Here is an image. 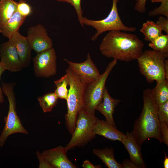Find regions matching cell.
I'll list each match as a JSON object with an SVG mask.
<instances>
[{"label": "cell", "mask_w": 168, "mask_h": 168, "mask_svg": "<svg viewBox=\"0 0 168 168\" xmlns=\"http://www.w3.org/2000/svg\"><path fill=\"white\" fill-rule=\"evenodd\" d=\"M135 1H136L137 2L138 1V0H135Z\"/></svg>", "instance_id": "obj_41"}, {"label": "cell", "mask_w": 168, "mask_h": 168, "mask_svg": "<svg viewBox=\"0 0 168 168\" xmlns=\"http://www.w3.org/2000/svg\"><path fill=\"white\" fill-rule=\"evenodd\" d=\"M82 166L84 168H101L102 167L101 165H95L87 160H86L83 161Z\"/></svg>", "instance_id": "obj_36"}, {"label": "cell", "mask_w": 168, "mask_h": 168, "mask_svg": "<svg viewBox=\"0 0 168 168\" xmlns=\"http://www.w3.org/2000/svg\"><path fill=\"white\" fill-rule=\"evenodd\" d=\"M97 118L87 113L84 108L79 112L72 138L65 147L67 152L76 147L84 146L95 138L94 128Z\"/></svg>", "instance_id": "obj_6"}, {"label": "cell", "mask_w": 168, "mask_h": 168, "mask_svg": "<svg viewBox=\"0 0 168 168\" xmlns=\"http://www.w3.org/2000/svg\"><path fill=\"white\" fill-rule=\"evenodd\" d=\"M58 99L54 92L45 94L38 98L40 105L44 113L51 112L57 105Z\"/></svg>", "instance_id": "obj_23"}, {"label": "cell", "mask_w": 168, "mask_h": 168, "mask_svg": "<svg viewBox=\"0 0 168 168\" xmlns=\"http://www.w3.org/2000/svg\"><path fill=\"white\" fill-rule=\"evenodd\" d=\"M162 30L155 22L147 20L143 23L140 31L144 36V40L151 42L161 35Z\"/></svg>", "instance_id": "obj_21"}, {"label": "cell", "mask_w": 168, "mask_h": 168, "mask_svg": "<svg viewBox=\"0 0 168 168\" xmlns=\"http://www.w3.org/2000/svg\"><path fill=\"white\" fill-rule=\"evenodd\" d=\"M17 3L14 0H0V27L17 11Z\"/></svg>", "instance_id": "obj_20"}, {"label": "cell", "mask_w": 168, "mask_h": 168, "mask_svg": "<svg viewBox=\"0 0 168 168\" xmlns=\"http://www.w3.org/2000/svg\"><path fill=\"white\" fill-rule=\"evenodd\" d=\"M162 31H165L168 34V19L163 16H160L156 23Z\"/></svg>", "instance_id": "obj_31"}, {"label": "cell", "mask_w": 168, "mask_h": 168, "mask_svg": "<svg viewBox=\"0 0 168 168\" xmlns=\"http://www.w3.org/2000/svg\"><path fill=\"white\" fill-rule=\"evenodd\" d=\"M57 55L53 47L37 53L33 58V69L35 76L48 78L57 72Z\"/></svg>", "instance_id": "obj_9"}, {"label": "cell", "mask_w": 168, "mask_h": 168, "mask_svg": "<svg viewBox=\"0 0 168 168\" xmlns=\"http://www.w3.org/2000/svg\"><path fill=\"white\" fill-rule=\"evenodd\" d=\"M168 55L154 50L143 52L137 59L141 74L149 83L166 79L165 61Z\"/></svg>", "instance_id": "obj_4"}, {"label": "cell", "mask_w": 168, "mask_h": 168, "mask_svg": "<svg viewBox=\"0 0 168 168\" xmlns=\"http://www.w3.org/2000/svg\"><path fill=\"white\" fill-rule=\"evenodd\" d=\"M128 152L130 159L139 168H144L146 165L143 161L141 145L139 144L132 132H127L121 142Z\"/></svg>", "instance_id": "obj_15"}, {"label": "cell", "mask_w": 168, "mask_h": 168, "mask_svg": "<svg viewBox=\"0 0 168 168\" xmlns=\"http://www.w3.org/2000/svg\"><path fill=\"white\" fill-rule=\"evenodd\" d=\"M160 130L161 135L162 142L168 145V124L160 122Z\"/></svg>", "instance_id": "obj_30"}, {"label": "cell", "mask_w": 168, "mask_h": 168, "mask_svg": "<svg viewBox=\"0 0 168 168\" xmlns=\"http://www.w3.org/2000/svg\"><path fill=\"white\" fill-rule=\"evenodd\" d=\"M164 69L166 79L168 80V60L166 58L165 61Z\"/></svg>", "instance_id": "obj_37"}, {"label": "cell", "mask_w": 168, "mask_h": 168, "mask_svg": "<svg viewBox=\"0 0 168 168\" xmlns=\"http://www.w3.org/2000/svg\"><path fill=\"white\" fill-rule=\"evenodd\" d=\"M37 154L40 162L39 168H50V166L42 157L39 152H37Z\"/></svg>", "instance_id": "obj_33"}, {"label": "cell", "mask_w": 168, "mask_h": 168, "mask_svg": "<svg viewBox=\"0 0 168 168\" xmlns=\"http://www.w3.org/2000/svg\"><path fill=\"white\" fill-rule=\"evenodd\" d=\"M147 0H138L135 5L134 9L138 12L142 13L146 11V3Z\"/></svg>", "instance_id": "obj_32"}, {"label": "cell", "mask_w": 168, "mask_h": 168, "mask_svg": "<svg viewBox=\"0 0 168 168\" xmlns=\"http://www.w3.org/2000/svg\"><path fill=\"white\" fill-rule=\"evenodd\" d=\"M8 40L15 47L23 68L29 67L31 58V49L26 36L18 31L15 33Z\"/></svg>", "instance_id": "obj_14"}, {"label": "cell", "mask_w": 168, "mask_h": 168, "mask_svg": "<svg viewBox=\"0 0 168 168\" xmlns=\"http://www.w3.org/2000/svg\"><path fill=\"white\" fill-rule=\"evenodd\" d=\"M54 83L56 86L54 92L57 96L58 98L66 100L68 92V89L67 88L68 80L66 74L55 81Z\"/></svg>", "instance_id": "obj_25"}, {"label": "cell", "mask_w": 168, "mask_h": 168, "mask_svg": "<svg viewBox=\"0 0 168 168\" xmlns=\"http://www.w3.org/2000/svg\"><path fill=\"white\" fill-rule=\"evenodd\" d=\"M153 50L168 55V34H162L149 44Z\"/></svg>", "instance_id": "obj_24"}, {"label": "cell", "mask_w": 168, "mask_h": 168, "mask_svg": "<svg viewBox=\"0 0 168 168\" xmlns=\"http://www.w3.org/2000/svg\"><path fill=\"white\" fill-rule=\"evenodd\" d=\"M157 113L160 122L168 124V100L158 105Z\"/></svg>", "instance_id": "obj_27"}, {"label": "cell", "mask_w": 168, "mask_h": 168, "mask_svg": "<svg viewBox=\"0 0 168 168\" xmlns=\"http://www.w3.org/2000/svg\"><path fill=\"white\" fill-rule=\"evenodd\" d=\"M26 17L22 16L16 11L2 26L0 27V33L8 39L19 29L25 21Z\"/></svg>", "instance_id": "obj_18"}, {"label": "cell", "mask_w": 168, "mask_h": 168, "mask_svg": "<svg viewBox=\"0 0 168 168\" xmlns=\"http://www.w3.org/2000/svg\"><path fill=\"white\" fill-rule=\"evenodd\" d=\"M69 86L67 101V112L65 115L67 128L72 135L75 129L79 112L84 109L87 84L69 67L66 70Z\"/></svg>", "instance_id": "obj_3"}, {"label": "cell", "mask_w": 168, "mask_h": 168, "mask_svg": "<svg viewBox=\"0 0 168 168\" xmlns=\"http://www.w3.org/2000/svg\"><path fill=\"white\" fill-rule=\"evenodd\" d=\"M64 60L68 64L69 67L87 84L95 82L101 76L89 53L86 60L82 63L73 62L65 58Z\"/></svg>", "instance_id": "obj_11"}, {"label": "cell", "mask_w": 168, "mask_h": 168, "mask_svg": "<svg viewBox=\"0 0 168 168\" xmlns=\"http://www.w3.org/2000/svg\"><path fill=\"white\" fill-rule=\"evenodd\" d=\"M122 164L123 168H139L138 166L131 160H124Z\"/></svg>", "instance_id": "obj_34"}, {"label": "cell", "mask_w": 168, "mask_h": 168, "mask_svg": "<svg viewBox=\"0 0 168 168\" xmlns=\"http://www.w3.org/2000/svg\"><path fill=\"white\" fill-rule=\"evenodd\" d=\"M164 0H151V1L152 2H161Z\"/></svg>", "instance_id": "obj_39"}, {"label": "cell", "mask_w": 168, "mask_h": 168, "mask_svg": "<svg viewBox=\"0 0 168 168\" xmlns=\"http://www.w3.org/2000/svg\"><path fill=\"white\" fill-rule=\"evenodd\" d=\"M96 135L102 136L110 140L119 141L121 142L125 134L119 130L116 127L111 124L106 120H100L97 118L94 128Z\"/></svg>", "instance_id": "obj_17"}, {"label": "cell", "mask_w": 168, "mask_h": 168, "mask_svg": "<svg viewBox=\"0 0 168 168\" xmlns=\"http://www.w3.org/2000/svg\"><path fill=\"white\" fill-rule=\"evenodd\" d=\"M117 60L113 59L107 66L100 77L92 83L87 84L85 97L84 109L91 115H95L96 109L102 102L107 79Z\"/></svg>", "instance_id": "obj_8"}, {"label": "cell", "mask_w": 168, "mask_h": 168, "mask_svg": "<svg viewBox=\"0 0 168 168\" xmlns=\"http://www.w3.org/2000/svg\"><path fill=\"white\" fill-rule=\"evenodd\" d=\"M0 58V62L5 70L17 72L23 68L15 47L9 40L1 44Z\"/></svg>", "instance_id": "obj_12"}, {"label": "cell", "mask_w": 168, "mask_h": 168, "mask_svg": "<svg viewBox=\"0 0 168 168\" xmlns=\"http://www.w3.org/2000/svg\"><path fill=\"white\" fill-rule=\"evenodd\" d=\"M56 1L61 2H68L69 0H56Z\"/></svg>", "instance_id": "obj_40"}, {"label": "cell", "mask_w": 168, "mask_h": 168, "mask_svg": "<svg viewBox=\"0 0 168 168\" xmlns=\"http://www.w3.org/2000/svg\"><path fill=\"white\" fill-rule=\"evenodd\" d=\"M143 107L134 124L132 131L141 145L147 139L153 138L162 143L158 115V105L153 89L147 88L143 93Z\"/></svg>", "instance_id": "obj_2"}, {"label": "cell", "mask_w": 168, "mask_h": 168, "mask_svg": "<svg viewBox=\"0 0 168 168\" xmlns=\"http://www.w3.org/2000/svg\"><path fill=\"white\" fill-rule=\"evenodd\" d=\"M120 101V99H114L111 97L105 87L103 93L102 100L97 106L96 110L99 111L104 116L107 122L116 127L113 114L115 107Z\"/></svg>", "instance_id": "obj_16"}, {"label": "cell", "mask_w": 168, "mask_h": 168, "mask_svg": "<svg viewBox=\"0 0 168 168\" xmlns=\"http://www.w3.org/2000/svg\"><path fill=\"white\" fill-rule=\"evenodd\" d=\"M153 90L158 105L168 100V80L165 79L156 82V85Z\"/></svg>", "instance_id": "obj_22"}, {"label": "cell", "mask_w": 168, "mask_h": 168, "mask_svg": "<svg viewBox=\"0 0 168 168\" xmlns=\"http://www.w3.org/2000/svg\"><path fill=\"white\" fill-rule=\"evenodd\" d=\"M119 0H112V5L110 12L105 18L99 20H95L83 17L82 24L93 27L96 30V32L91 37L93 41L96 40L103 33L107 31H121L134 32L137 28L129 27L123 23L119 15L117 3Z\"/></svg>", "instance_id": "obj_7"}, {"label": "cell", "mask_w": 168, "mask_h": 168, "mask_svg": "<svg viewBox=\"0 0 168 168\" xmlns=\"http://www.w3.org/2000/svg\"><path fill=\"white\" fill-rule=\"evenodd\" d=\"M65 147L59 146L45 150L41 153L51 168H76L77 167L68 159Z\"/></svg>", "instance_id": "obj_13"}, {"label": "cell", "mask_w": 168, "mask_h": 168, "mask_svg": "<svg viewBox=\"0 0 168 168\" xmlns=\"http://www.w3.org/2000/svg\"><path fill=\"white\" fill-rule=\"evenodd\" d=\"M82 0H69L68 2L74 8L77 16L79 21L80 24L83 27L82 20L83 17L82 16L83 11L82 9L81 2Z\"/></svg>", "instance_id": "obj_29"}, {"label": "cell", "mask_w": 168, "mask_h": 168, "mask_svg": "<svg viewBox=\"0 0 168 168\" xmlns=\"http://www.w3.org/2000/svg\"><path fill=\"white\" fill-rule=\"evenodd\" d=\"M14 84L2 83V89L3 94L7 97L9 103L7 115L5 118V125L0 135V147H2L8 137L15 133L28 135V133L21 124L17 114L16 102L13 90Z\"/></svg>", "instance_id": "obj_5"}, {"label": "cell", "mask_w": 168, "mask_h": 168, "mask_svg": "<svg viewBox=\"0 0 168 168\" xmlns=\"http://www.w3.org/2000/svg\"><path fill=\"white\" fill-rule=\"evenodd\" d=\"M148 14L150 16L163 15L168 19V0H164L159 7L149 12Z\"/></svg>", "instance_id": "obj_26"}, {"label": "cell", "mask_w": 168, "mask_h": 168, "mask_svg": "<svg viewBox=\"0 0 168 168\" xmlns=\"http://www.w3.org/2000/svg\"><path fill=\"white\" fill-rule=\"evenodd\" d=\"M6 70L1 63L0 62V79L2 73ZM4 100L3 94L2 92V89L0 86V104L4 102Z\"/></svg>", "instance_id": "obj_35"}, {"label": "cell", "mask_w": 168, "mask_h": 168, "mask_svg": "<svg viewBox=\"0 0 168 168\" xmlns=\"http://www.w3.org/2000/svg\"><path fill=\"white\" fill-rule=\"evenodd\" d=\"M165 155V158L163 162V165L164 168H168V157L166 155L165 152H164Z\"/></svg>", "instance_id": "obj_38"}, {"label": "cell", "mask_w": 168, "mask_h": 168, "mask_svg": "<svg viewBox=\"0 0 168 168\" xmlns=\"http://www.w3.org/2000/svg\"><path fill=\"white\" fill-rule=\"evenodd\" d=\"M93 154L99 157L108 168H123L122 164L118 162L114 157V151L113 148H105L103 149H94Z\"/></svg>", "instance_id": "obj_19"}, {"label": "cell", "mask_w": 168, "mask_h": 168, "mask_svg": "<svg viewBox=\"0 0 168 168\" xmlns=\"http://www.w3.org/2000/svg\"><path fill=\"white\" fill-rule=\"evenodd\" d=\"M17 11L22 16L26 18L31 14L32 9L26 1L20 0L17 3Z\"/></svg>", "instance_id": "obj_28"}, {"label": "cell", "mask_w": 168, "mask_h": 168, "mask_svg": "<svg viewBox=\"0 0 168 168\" xmlns=\"http://www.w3.org/2000/svg\"><path fill=\"white\" fill-rule=\"evenodd\" d=\"M144 46L143 42L135 35L111 31L102 39L99 50L107 58L128 62L137 59L143 52Z\"/></svg>", "instance_id": "obj_1"}, {"label": "cell", "mask_w": 168, "mask_h": 168, "mask_svg": "<svg viewBox=\"0 0 168 168\" xmlns=\"http://www.w3.org/2000/svg\"><path fill=\"white\" fill-rule=\"evenodd\" d=\"M26 37L31 49L37 53L53 47L52 39L49 36L45 27L41 24L29 27Z\"/></svg>", "instance_id": "obj_10"}]
</instances>
